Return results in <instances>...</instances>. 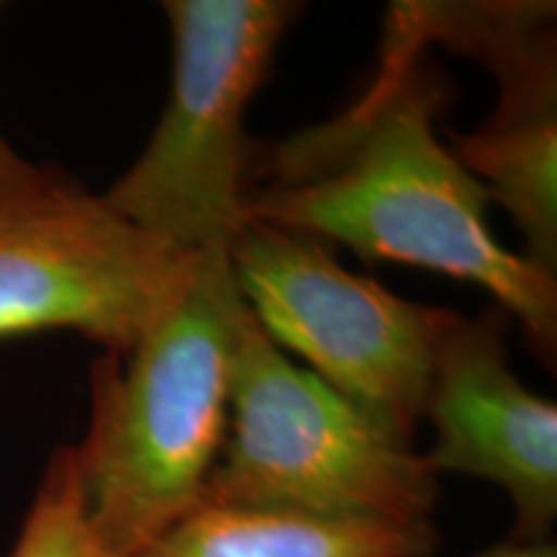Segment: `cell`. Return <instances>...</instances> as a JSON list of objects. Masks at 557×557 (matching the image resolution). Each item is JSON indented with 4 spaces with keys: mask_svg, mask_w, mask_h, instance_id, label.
Masks as SVG:
<instances>
[{
    "mask_svg": "<svg viewBox=\"0 0 557 557\" xmlns=\"http://www.w3.org/2000/svg\"><path fill=\"white\" fill-rule=\"evenodd\" d=\"M421 50L393 32L372 86L351 109L274 145L261 158V184L243 194L248 220L344 243L367 261L478 284L553 361L555 278L500 246L485 218V189L438 143L434 114L444 90Z\"/></svg>",
    "mask_w": 557,
    "mask_h": 557,
    "instance_id": "obj_1",
    "label": "cell"
},
{
    "mask_svg": "<svg viewBox=\"0 0 557 557\" xmlns=\"http://www.w3.org/2000/svg\"><path fill=\"white\" fill-rule=\"evenodd\" d=\"M246 312L230 256L199 253L135 346L96 364L90 426L73 451L90 524L114 557H137L201 504Z\"/></svg>",
    "mask_w": 557,
    "mask_h": 557,
    "instance_id": "obj_2",
    "label": "cell"
},
{
    "mask_svg": "<svg viewBox=\"0 0 557 557\" xmlns=\"http://www.w3.org/2000/svg\"><path fill=\"white\" fill-rule=\"evenodd\" d=\"M436 475L410 442L284 357L246 312L230 421L201 504L431 524Z\"/></svg>",
    "mask_w": 557,
    "mask_h": 557,
    "instance_id": "obj_3",
    "label": "cell"
},
{
    "mask_svg": "<svg viewBox=\"0 0 557 557\" xmlns=\"http://www.w3.org/2000/svg\"><path fill=\"white\" fill-rule=\"evenodd\" d=\"M171 96L148 148L103 194L111 212L178 253H230L246 227L248 101L297 18L287 0H169Z\"/></svg>",
    "mask_w": 557,
    "mask_h": 557,
    "instance_id": "obj_4",
    "label": "cell"
},
{
    "mask_svg": "<svg viewBox=\"0 0 557 557\" xmlns=\"http://www.w3.org/2000/svg\"><path fill=\"white\" fill-rule=\"evenodd\" d=\"M227 256L263 333L410 442L455 312L393 295L346 271L320 240L259 220L246 222Z\"/></svg>",
    "mask_w": 557,
    "mask_h": 557,
    "instance_id": "obj_5",
    "label": "cell"
},
{
    "mask_svg": "<svg viewBox=\"0 0 557 557\" xmlns=\"http://www.w3.org/2000/svg\"><path fill=\"white\" fill-rule=\"evenodd\" d=\"M194 256L54 178L0 205V338L67 329L127 351L171 305Z\"/></svg>",
    "mask_w": 557,
    "mask_h": 557,
    "instance_id": "obj_6",
    "label": "cell"
},
{
    "mask_svg": "<svg viewBox=\"0 0 557 557\" xmlns=\"http://www.w3.org/2000/svg\"><path fill=\"white\" fill-rule=\"evenodd\" d=\"M423 416L436 434L423 457L429 470L504 487L517 511L511 542H547L557 517V408L511 372L496 312L451 320Z\"/></svg>",
    "mask_w": 557,
    "mask_h": 557,
    "instance_id": "obj_7",
    "label": "cell"
},
{
    "mask_svg": "<svg viewBox=\"0 0 557 557\" xmlns=\"http://www.w3.org/2000/svg\"><path fill=\"white\" fill-rule=\"evenodd\" d=\"M500 81L496 114L472 135H451L455 158L517 222L527 259L557 269V96L553 32L524 41L491 65Z\"/></svg>",
    "mask_w": 557,
    "mask_h": 557,
    "instance_id": "obj_8",
    "label": "cell"
},
{
    "mask_svg": "<svg viewBox=\"0 0 557 557\" xmlns=\"http://www.w3.org/2000/svg\"><path fill=\"white\" fill-rule=\"evenodd\" d=\"M431 524L199 504L137 557H426Z\"/></svg>",
    "mask_w": 557,
    "mask_h": 557,
    "instance_id": "obj_9",
    "label": "cell"
},
{
    "mask_svg": "<svg viewBox=\"0 0 557 557\" xmlns=\"http://www.w3.org/2000/svg\"><path fill=\"white\" fill-rule=\"evenodd\" d=\"M11 557H114L90 524L73 447L52 457Z\"/></svg>",
    "mask_w": 557,
    "mask_h": 557,
    "instance_id": "obj_10",
    "label": "cell"
},
{
    "mask_svg": "<svg viewBox=\"0 0 557 557\" xmlns=\"http://www.w3.org/2000/svg\"><path fill=\"white\" fill-rule=\"evenodd\" d=\"M50 181H54V176L34 169L26 160H21L16 152L5 145V139L0 137V205L26 197V194L41 189V186H47Z\"/></svg>",
    "mask_w": 557,
    "mask_h": 557,
    "instance_id": "obj_11",
    "label": "cell"
},
{
    "mask_svg": "<svg viewBox=\"0 0 557 557\" xmlns=\"http://www.w3.org/2000/svg\"><path fill=\"white\" fill-rule=\"evenodd\" d=\"M475 557H557V549L549 542H506Z\"/></svg>",
    "mask_w": 557,
    "mask_h": 557,
    "instance_id": "obj_12",
    "label": "cell"
}]
</instances>
